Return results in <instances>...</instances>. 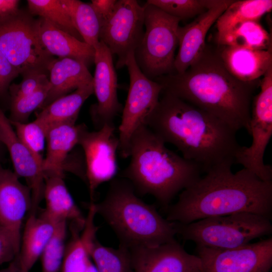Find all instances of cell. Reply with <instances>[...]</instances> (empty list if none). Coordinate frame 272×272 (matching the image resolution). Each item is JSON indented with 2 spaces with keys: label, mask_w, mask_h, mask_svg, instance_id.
<instances>
[{
  "label": "cell",
  "mask_w": 272,
  "mask_h": 272,
  "mask_svg": "<svg viewBox=\"0 0 272 272\" xmlns=\"http://www.w3.org/2000/svg\"><path fill=\"white\" fill-rule=\"evenodd\" d=\"M260 90L254 96L249 124L251 145L241 146L235 163L241 165L264 181H272V167L264 163L265 149L272 135V67L261 80Z\"/></svg>",
  "instance_id": "cell-9"
},
{
  "label": "cell",
  "mask_w": 272,
  "mask_h": 272,
  "mask_svg": "<svg viewBox=\"0 0 272 272\" xmlns=\"http://www.w3.org/2000/svg\"><path fill=\"white\" fill-rule=\"evenodd\" d=\"M63 178L57 175L45 177V208L42 213L56 223L71 221L73 226L83 230L86 218L74 201Z\"/></svg>",
  "instance_id": "cell-21"
},
{
  "label": "cell",
  "mask_w": 272,
  "mask_h": 272,
  "mask_svg": "<svg viewBox=\"0 0 272 272\" xmlns=\"http://www.w3.org/2000/svg\"><path fill=\"white\" fill-rule=\"evenodd\" d=\"M1 145H2V144H1V142H0V146H1Z\"/></svg>",
  "instance_id": "cell-43"
},
{
  "label": "cell",
  "mask_w": 272,
  "mask_h": 272,
  "mask_svg": "<svg viewBox=\"0 0 272 272\" xmlns=\"http://www.w3.org/2000/svg\"><path fill=\"white\" fill-rule=\"evenodd\" d=\"M32 207L29 187L14 172L0 166V225L20 241L23 222Z\"/></svg>",
  "instance_id": "cell-18"
},
{
  "label": "cell",
  "mask_w": 272,
  "mask_h": 272,
  "mask_svg": "<svg viewBox=\"0 0 272 272\" xmlns=\"http://www.w3.org/2000/svg\"><path fill=\"white\" fill-rule=\"evenodd\" d=\"M85 272H99L91 258L88 261Z\"/></svg>",
  "instance_id": "cell-42"
},
{
  "label": "cell",
  "mask_w": 272,
  "mask_h": 272,
  "mask_svg": "<svg viewBox=\"0 0 272 272\" xmlns=\"http://www.w3.org/2000/svg\"><path fill=\"white\" fill-rule=\"evenodd\" d=\"M48 71L49 90L42 108L71 91L93 83V76L87 65L75 59H54Z\"/></svg>",
  "instance_id": "cell-22"
},
{
  "label": "cell",
  "mask_w": 272,
  "mask_h": 272,
  "mask_svg": "<svg viewBox=\"0 0 272 272\" xmlns=\"http://www.w3.org/2000/svg\"><path fill=\"white\" fill-rule=\"evenodd\" d=\"M39 20L20 10L0 19V50L23 77L41 73L47 75L54 59L43 47L39 37Z\"/></svg>",
  "instance_id": "cell-8"
},
{
  "label": "cell",
  "mask_w": 272,
  "mask_h": 272,
  "mask_svg": "<svg viewBox=\"0 0 272 272\" xmlns=\"http://www.w3.org/2000/svg\"><path fill=\"white\" fill-rule=\"evenodd\" d=\"M94 49L95 70L93 85L97 102L92 106L90 112L99 129L105 124L114 123V119L123 107L117 97V79L112 54L100 41Z\"/></svg>",
  "instance_id": "cell-14"
},
{
  "label": "cell",
  "mask_w": 272,
  "mask_h": 272,
  "mask_svg": "<svg viewBox=\"0 0 272 272\" xmlns=\"http://www.w3.org/2000/svg\"><path fill=\"white\" fill-rule=\"evenodd\" d=\"M128 249L133 272H203L200 258L188 253L176 241Z\"/></svg>",
  "instance_id": "cell-15"
},
{
  "label": "cell",
  "mask_w": 272,
  "mask_h": 272,
  "mask_svg": "<svg viewBox=\"0 0 272 272\" xmlns=\"http://www.w3.org/2000/svg\"><path fill=\"white\" fill-rule=\"evenodd\" d=\"M28 11L45 19L59 29L84 42L60 0H28Z\"/></svg>",
  "instance_id": "cell-31"
},
{
  "label": "cell",
  "mask_w": 272,
  "mask_h": 272,
  "mask_svg": "<svg viewBox=\"0 0 272 272\" xmlns=\"http://www.w3.org/2000/svg\"><path fill=\"white\" fill-rule=\"evenodd\" d=\"M20 1L0 0V19L11 16L19 11Z\"/></svg>",
  "instance_id": "cell-40"
},
{
  "label": "cell",
  "mask_w": 272,
  "mask_h": 272,
  "mask_svg": "<svg viewBox=\"0 0 272 272\" xmlns=\"http://www.w3.org/2000/svg\"><path fill=\"white\" fill-rule=\"evenodd\" d=\"M49 90V82L47 79L33 93L22 98L11 101V118L14 122H26L30 114L41 107Z\"/></svg>",
  "instance_id": "cell-35"
},
{
  "label": "cell",
  "mask_w": 272,
  "mask_h": 272,
  "mask_svg": "<svg viewBox=\"0 0 272 272\" xmlns=\"http://www.w3.org/2000/svg\"><path fill=\"white\" fill-rule=\"evenodd\" d=\"M89 254L99 272H133L129 250L122 244L115 249L102 245L96 238Z\"/></svg>",
  "instance_id": "cell-30"
},
{
  "label": "cell",
  "mask_w": 272,
  "mask_h": 272,
  "mask_svg": "<svg viewBox=\"0 0 272 272\" xmlns=\"http://www.w3.org/2000/svg\"><path fill=\"white\" fill-rule=\"evenodd\" d=\"M165 144L145 124L139 127L130 140V160L123 176L135 191L152 195L168 206L179 192L200 177L201 170Z\"/></svg>",
  "instance_id": "cell-4"
},
{
  "label": "cell",
  "mask_w": 272,
  "mask_h": 272,
  "mask_svg": "<svg viewBox=\"0 0 272 272\" xmlns=\"http://www.w3.org/2000/svg\"><path fill=\"white\" fill-rule=\"evenodd\" d=\"M81 126L82 124L63 123L48 130L46 153L42 163L45 177L52 175L64 176L65 171L75 174L73 167L69 163V158L70 153L78 145ZM71 163L85 167L83 164Z\"/></svg>",
  "instance_id": "cell-19"
},
{
  "label": "cell",
  "mask_w": 272,
  "mask_h": 272,
  "mask_svg": "<svg viewBox=\"0 0 272 272\" xmlns=\"http://www.w3.org/2000/svg\"><path fill=\"white\" fill-rule=\"evenodd\" d=\"M218 45H230L253 49L271 48V37L259 20L240 23L222 36L216 37Z\"/></svg>",
  "instance_id": "cell-27"
},
{
  "label": "cell",
  "mask_w": 272,
  "mask_h": 272,
  "mask_svg": "<svg viewBox=\"0 0 272 272\" xmlns=\"http://www.w3.org/2000/svg\"><path fill=\"white\" fill-rule=\"evenodd\" d=\"M19 75V71L0 50V95L7 92L10 83Z\"/></svg>",
  "instance_id": "cell-38"
},
{
  "label": "cell",
  "mask_w": 272,
  "mask_h": 272,
  "mask_svg": "<svg viewBox=\"0 0 272 272\" xmlns=\"http://www.w3.org/2000/svg\"><path fill=\"white\" fill-rule=\"evenodd\" d=\"M144 8L145 31L134 57L142 73L154 80L176 73L175 52L178 45L177 29L180 20L152 4L146 3Z\"/></svg>",
  "instance_id": "cell-7"
},
{
  "label": "cell",
  "mask_w": 272,
  "mask_h": 272,
  "mask_svg": "<svg viewBox=\"0 0 272 272\" xmlns=\"http://www.w3.org/2000/svg\"><path fill=\"white\" fill-rule=\"evenodd\" d=\"M115 130L114 123L105 124L94 131L82 124L78 145L84 154L86 181L92 201L98 186L112 179L117 172L119 140Z\"/></svg>",
  "instance_id": "cell-12"
},
{
  "label": "cell",
  "mask_w": 272,
  "mask_h": 272,
  "mask_svg": "<svg viewBox=\"0 0 272 272\" xmlns=\"http://www.w3.org/2000/svg\"><path fill=\"white\" fill-rule=\"evenodd\" d=\"M272 9L271 0H238L227 7L216 21L217 37L237 24L248 20H259Z\"/></svg>",
  "instance_id": "cell-28"
},
{
  "label": "cell",
  "mask_w": 272,
  "mask_h": 272,
  "mask_svg": "<svg viewBox=\"0 0 272 272\" xmlns=\"http://www.w3.org/2000/svg\"><path fill=\"white\" fill-rule=\"evenodd\" d=\"M116 0H92L91 4L101 20H106L113 12Z\"/></svg>",
  "instance_id": "cell-39"
},
{
  "label": "cell",
  "mask_w": 272,
  "mask_h": 272,
  "mask_svg": "<svg viewBox=\"0 0 272 272\" xmlns=\"http://www.w3.org/2000/svg\"><path fill=\"white\" fill-rule=\"evenodd\" d=\"M223 64L234 77L243 82L260 79L272 67V47L253 49L230 45H218Z\"/></svg>",
  "instance_id": "cell-20"
},
{
  "label": "cell",
  "mask_w": 272,
  "mask_h": 272,
  "mask_svg": "<svg viewBox=\"0 0 272 272\" xmlns=\"http://www.w3.org/2000/svg\"><path fill=\"white\" fill-rule=\"evenodd\" d=\"M20 241L0 225V265L11 262L18 254Z\"/></svg>",
  "instance_id": "cell-37"
},
{
  "label": "cell",
  "mask_w": 272,
  "mask_h": 272,
  "mask_svg": "<svg viewBox=\"0 0 272 272\" xmlns=\"http://www.w3.org/2000/svg\"><path fill=\"white\" fill-rule=\"evenodd\" d=\"M219 2V0H148L146 3L181 21L197 17Z\"/></svg>",
  "instance_id": "cell-32"
},
{
  "label": "cell",
  "mask_w": 272,
  "mask_h": 272,
  "mask_svg": "<svg viewBox=\"0 0 272 272\" xmlns=\"http://www.w3.org/2000/svg\"><path fill=\"white\" fill-rule=\"evenodd\" d=\"M96 215L94 206H90L83 230L72 227V238L66 245L60 272H85L90 258V247L98 229L94 222Z\"/></svg>",
  "instance_id": "cell-25"
},
{
  "label": "cell",
  "mask_w": 272,
  "mask_h": 272,
  "mask_svg": "<svg viewBox=\"0 0 272 272\" xmlns=\"http://www.w3.org/2000/svg\"><path fill=\"white\" fill-rule=\"evenodd\" d=\"M84 41L95 48L99 44L101 20L91 3L60 0Z\"/></svg>",
  "instance_id": "cell-29"
},
{
  "label": "cell",
  "mask_w": 272,
  "mask_h": 272,
  "mask_svg": "<svg viewBox=\"0 0 272 272\" xmlns=\"http://www.w3.org/2000/svg\"><path fill=\"white\" fill-rule=\"evenodd\" d=\"M56 223L41 213H31L21 236L20 246L17 258L22 268L29 272L52 238Z\"/></svg>",
  "instance_id": "cell-23"
},
{
  "label": "cell",
  "mask_w": 272,
  "mask_h": 272,
  "mask_svg": "<svg viewBox=\"0 0 272 272\" xmlns=\"http://www.w3.org/2000/svg\"><path fill=\"white\" fill-rule=\"evenodd\" d=\"M47 78V75L35 73L23 77L19 84H12L9 89L11 101L24 97L35 91Z\"/></svg>",
  "instance_id": "cell-36"
},
{
  "label": "cell",
  "mask_w": 272,
  "mask_h": 272,
  "mask_svg": "<svg viewBox=\"0 0 272 272\" xmlns=\"http://www.w3.org/2000/svg\"><path fill=\"white\" fill-rule=\"evenodd\" d=\"M203 272H269L272 238L235 248L220 250L197 246Z\"/></svg>",
  "instance_id": "cell-13"
},
{
  "label": "cell",
  "mask_w": 272,
  "mask_h": 272,
  "mask_svg": "<svg viewBox=\"0 0 272 272\" xmlns=\"http://www.w3.org/2000/svg\"><path fill=\"white\" fill-rule=\"evenodd\" d=\"M162 96L145 125L165 143L175 146L185 159L206 173L216 167L235 163L241 147L236 132L203 110L162 91Z\"/></svg>",
  "instance_id": "cell-1"
},
{
  "label": "cell",
  "mask_w": 272,
  "mask_h": 272,
  "mask_svg": "<svg viewBox=\"0 0 272 272\" xmlns=\"http://www.w3.org/2000/svg\"><path fill=\"white\" fill-rule=\"evenodd\" d=\"M129 75V87L122 111L119 126L118 151L123 158L129 156L130 140L134 132L145 124L149 115L157 104L163 90L158 83L148 79L141 71L130 53L125 63Z\"/></svg>",
  "instance_id": "cell-10"
},
{
  "label": "cell",
  "mask_w": 272,
  "mask_h": 272,
  "mask_svg": "<svg viewBox=\"0 0 272 272\" xmlns=\"http://www.w3.org/2000/svg\"><path fill=\"white\" fill-rule=\"evenodd\" d=\"M10 121L18 138L42 166L47 133L46 128L36 119L29 123Z\"/></svg>",
  "instance_id": "cell-34"
},
{
  "label": "cell",
  "mask_w": 272,
  "mask_h": 272,
  "mask_svg": "<svg viewBox=\"0 0 272 272\" xmlns=\"http://www.w3.org/2000/svg\"><path fill=\"white\" fill-rule=\"evenodd\" d=\"M66 233L67 222L58 223L40 257L42 272H60L65 254Z\"/></svg>",
  "instance_id": "cell-33"
},
{
  "label": "cell",
  "mask_w": 272,
  "mask_h": 272,
  "mask_svg": "<svg viewBox=\"0 0 272 272\" xmlns=\"http://www.w3.org/2000/svg\"><path fill=\"white\" fill-rule=\"evenodd\" d=\"M144 8L135 0L117 1L112 14L101 23L99 40L116 55L117 69L125 66L141 43L145 31Z\"/></svg>",
  "instance_id": "cell-11"
},
{
  "label": "cell",
  "mask_w": 272,
  "mask_h": 272,
  "mask_svg": "<svg viewBox=\"0 0 272 272\" xmlns=\"http://www.w3.org/2000/svg\"><path fill=\"white\" fill-rule=\"evenodd\" d=\"M271 219L243 212L214 216L188 224L174 222L176 234L197 246L226 250L250 243L272 232Z\"/></svg>",
  "instance_id": "cell-6"
},
{
  "label": "cell",
  "mask_w": 272,
  "mask_h": 272,
  "mask_svg": "<svg viewBox=\"0 0 272 272\" xmlns=\"http://www.w3.org/2000/svg\"><path fill=\"white\" fill-rule=\"evenodd\" d=\"M233 2V0H219L217 4L198 16L191 23L183 27L179 26L177 29L179 49L174 60L176 73H184L198 58L206 47L208 32Z\"/></svg>",
  "instance_id": "cell-17"
},
{
  "label": "cell",
  "mask_w": 272,
  "mask_h": 272,
  "mask_svg": "<svg viewBox=\"0 0 272 272\" xmlns=\"http://www.w3.org/2000/svg\"><path fill=\"white\" fill-rule=\"evenodd\" d=\"M163 91L219 119L235 131L249 124L254 93L261 80L243 82L226 69L217 49L206 47L198 58L183 73L159 77L153 80Z\"/></svg>",
  "instance_id": "cell-2"
},
{
  "label": "cell",
  "mask_w": 272,
  "mask_h": 272,
  "mask_svg": "<svg viewBox=\"0 0 272 272\" xmlns=\"http://www.w3.org/2000/svg\"><path fill=\"white\" fill-rule=\"evenodd\" d=\"M93 93V83L81 87L43 108L36 119L44 126L47 131L56 125L76 124L82 105Z\"/></svg>",
  "instance_id": "cell-26"
},
{
  "label": "cell",
  "mask_w": 272,
  "mask_h": 272,
  "mask_svg": "<svg viewBox=\"0 0 272 272\" xmlns=\"http://www.w3.org/2000/svg\"><path fill=\"white\" fill-rule=\"evenodd\" d=\"M0 142L10 154L14 172L26 180L31 192V212L35 213L43 198L45 176L42 166L18 138L10 119L1 108Z\"/></svg>",
  "instance_id": "cell-16"
},
{
  "label": "cell",
  "mask_w": 272,
  "mask_h": 272,
  "mask_svg": "<svg viewBox=\"0 0 272 272\" xmlns=\"http://www.w3.org/2000/svg\"><path fill=\"white\" fill-rule=\"evenodd\" d=\"M100 215L128 248L154 246L176 241L174 223L163 218L155 208L136 195L126 179L111 181L104 199L95 203Z\"/></svg>",
  "instance_id": "cell-5"
},
{
  "label": "cell",
  "mask_w": 272,
  "mask_h": 272,
  "mask_svg": "<svg viewBox=\"0 0 272 272\" xmlns=\"http://www.w3.org/2000/svg\"><path fill=\"white\" fill-rule=\"evenodd\" d=\"M0 272H25L21 267L17 256L10 262L9 265L3 269Z\"/></svg>",
  "instance_id": "cell-41"
},
{
  "label": "cell",
  "mask_w": 272,
  "mask_h": 272,
  "mask_svg": "<svg viewBox=\"0 0 272 272\" xmlns=\"http://www.w3.org/2000/svg\"><path fill=\"white\" fill-rule=\"evenodd\" d=\"M231 165L214 168L182 191L168 209L166 219L188 224L205 218L251 213L271 219L272 181H264Z\"/></svg>",
  "instance_id": "cell-3"
},
{
  "label": "cell",
  "mask_w": 272,
  "mask_h": 272,
  "mask_svg": "<svg viewBox=\"0 0 272 272\" xmlns=\"http://www.w3.org/2000/svg\"><path fill=\"white\" fill-rule=\"evenodd\" d=\"M39 33L44 49L52 56L70 58L83 62L88 67L94 62L95 49L39 17Z\"/></svg>",
  "instance_id": "cell-24"
}]
</instances>
